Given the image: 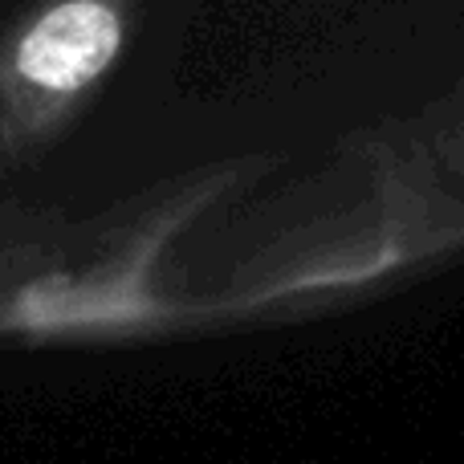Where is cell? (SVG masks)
<instances>
[{
  "label": "cell",
  "mask_w": 464,
  "mask_h": 464,
  "mask_svg": "<svg viewBox=\"0 0 464 464\" xmlns=\"http://www.w3.org/2000/svg\"><path fill=\"white\" fill-rule=\"evenodd\" d=\"M139 16L143 0H41L0 57V147L62 135L119 70Z\"/></svg>",
  "instance_id": "obj_1"
}]
</instances>
